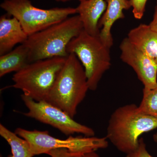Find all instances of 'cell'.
I'll return each instance as SVG.
<instances>
[{
  "label": "cell",
  "instance_id": "cell-2",
  "mask_svg": "<svg viewBox=\"0 0 157 157\" xmlns=\"http://www.w3.org/2000/svg\"><path fill=\"white\" fill-rule=\"evenodd\" d=\"M83 30L78 14L29 36L23 44L29 51L30 63L57 57H67L68 44Z\"/></svg>",
  "mask_w": 157,
  "mask_h": 157
},
{
  "label": "cell",
  "instance_id": "cell-4",
  "mask_svg": "<svg viewBox=\"0 0 157 157\" xmlns=\"http://www.w3.org/2000/svg\"><path fill=\"white\" fill-rule=\"evenodd\" d=\"M67 58L57 57L29 64L14 74L12 87L34 101H46Z\"/></svg>",
  "mask_w": 157,
  "mask_h": 157
},
{
  "label": "cell",
  "instance_id": "cell-19",
  "mask_svg": "<svg viewBox=\"0 0 157 157\" xmlns=\"http://www.w3.org/2000/svg\"><path fill=\"white\" fill-rule=\"evenodd\" d=\"M148 25L153 31L157 33V0L152 19Z\"/></svg>",
  "mask_w": 157,
  "mask_h": 157
},
{
  "label": "cell",
  "instance_id": "cell-6",
  "mask_svg": "<svg viewBox=\"0 0 157 157\" xmlns=\"http://www.w3.org/2000/svg\"><path fill=\"white\" fill-rule=\"evenodd\" d=\"M14 132L28 141L35 155L47 154L54 150H63L69 151L72 157H76L108 146L106 137L70 136L67 139L62 140L51 136L48 131H29L17 128Z\"/></svg>",
  "mask_w": 157,
  "mask_h": 157
},
{
  "label": "cell",
  "instance_id": "cell-5",
  "mask_svg": "<svg viewBox=\"0 0 157 157\" xmlns=\"http://www.w3.org/2000/svg\"><path fill=\"white\" fill-rule=\"evenodd\" d=\"M110 48L99 36H94L83 30L73 38L67 47L68 54L74 53L84 68L89 90L98 88L101 78L111 67Z\"/></svg>",
  "mask_w": 157,
  "mask_h": 157
},
{
  "label": "cell",
  "instance_id": "cell-21",
  "mask_svg": "<svg viewBox=\"0 0 157 157\" xmlns=\"http://www.w3.org/2000/svg\"><path fill=\"white\" fill-rule=\"evenodd\" d=\"M56 1L58 2H68V1H71V0H55ZM79 2L84 1V0H78Z\"/></svg>",
  "mask_w": 157,
  "mask_h": 157
},
{
  "label": "cell",
  "instance_id": "cell-13",
  "mask_svg": "<svg viewBox=\"0 0 157 157\" xmlns=\"http://www.w3.org/2000/svg\"><path fill=\"white\" fill-rule=\"evenodd\" d=\"M127 38L157 64V33L148 25L140 24L128 33Z\"/></svg>",
  "mask_w": 157,
  "mask_h": 157
},
{
  "label": "cell",
  "instance_id": "cell-16",
  "mask_svg": "<svg viewBox=\"0 0 157 157\" xmlns=\"http://www.w3.org/2000/svg\"><path fill=\"white\" fill-rule=\"evenodd\" d=\"M138 107L140 112L157 118V87L154 89L144 88L143 98Z\"/></svg>",
  "mask_w": 157,
  "mask_h": 157
},
{
  "label": "cell",
  "instance_id": "cell-12",
  "mask_svg": "<svg viewBox=\"0 0 157 157\" xmlns=\"http://www.w3.org/2000/svg\"><path fill=\"white\" fill-rule=\"evenodd\" d=\"M86 32L94 36L100 33L99 23L107 9L105 0H84L76 8Z\"/></svg>",
  "mask_w": 157,
  "mask_h": 157
},
{
  "label": "cell",
  "instance_id": "cell-9",
  "mask_svg": "<svg viewBox=\"0 0 157 157\" xmlns=\"http://www.w3.org/2000/svg\"><path fill=\"white\" fill-rule=\"evenodd\" d=\"M120 49L121 59L135 71L144 88H157V64L133 45L127 37L121 42Z\"/></svg>",
  "mask_w": 157,
  "mask_h": 157
},
{
  "label": "cell",
  "instance_id": "cell-22",
  "mask_svg": "<svg viewBox=\"0 0 157 157\" xmlns=\"http://www.w3.org/2000/svg\"><path fill=\"white\" fill-rule=\"evenodd\" d=\"M153 138L155 142H157V133L153 135Z\"/></svg>",
  "mask_w": 157,
  "mask_h": 157
},
{
  "label": "cell",
  "instance_id": "cell-17",
  "mask_svg": "<svg viewBox=\"0 0 157 157\" xmlns=\"http://www.w3.org/2000/svg\"><path fill=\"white\" fill-rule=\"evenodd\" d=\"M130 1L134 17L137 19H141L145 12L147 0H130Z\"/></svg>",
  "mask_w": 157,
  "mask_h": 157
},
{
  "label": "cell",
  "instance_id": "cell-1",
  "mask_svg": "<svg viewBox=\"0 0 157 157\" xmlns=\"http://www.w3.org/2000/svg\"><path fill=\"white\" fill-rule=\"evenodd\" d=\"M157 128V118L146 115L135 104L118 107L108 122L107 137L119 151L127 155L139 145V137Z\"/></svg>",
  "mask_w": 157,
  "mask_h": 157
},
{
  "label": "cell",
  "instance_id": "cell-7",
  "mask_svg": "<svg viewBox=\"0 0 157 157\" xmlns=\"http://www.w3.org/2000/svg\"><path fill=\"white\" fill-rule=\"evenodd\" d=\"M0 7L19 21L29 36L77 14L76 8L71 7L39 9L34 6L30 0H4Z\"/></svg>",
  "mask_w": 157,
  "mask_h": 157
},
{
  "label": "cell",
  "instance_id": "cell-14",
  "mask_svg": "<svg viewBox=\"0 0 157 157\" xmlns=\"http://www.w3.org/2000/svg\"><path fill=\"white\" fill-rule=\"evenodd\" d=\"M29 51L24 44L18 45L8 53L0 56V77L20 71L30 63Z\"/></svg>",
  "mask_w": 157,
  "mask_h": 157
},
{
  "label": "cell",
  "instance_id": "cell-11",
  "mask_svg": "<svg viewBox=\"0 0 157 157\" xmlns=\"http://www.w3.org/2000/svg\"><path fill=\"white\" fill-rule=\"evenodd\" d=\"M28 37L16 18L7 14L0 17V56L24 43Z\"/></svg>",
  "mask_w": 157,
  "mask_h": 157
},
{
  "label": "cell",
  "instance_id": "cell-8",
  "mask_svg": "<svg viewBox=\"0 0 157 157\" xmlns=\"http://www.w3.org/2000/svg\"><path fill=\"white\" fill-rule=\"evenodd\" d=\"M21 98L29 110L24 113L26 116L56 128L67 136L75 133L86 137L94 136L92 128L74 121L67 113L47 101H36L24 94Z\"/></svg>",
  "mask_w": 157,
  "mask_h": 157
},
{
  "label": "cell",
  "instance_id": "cell-3",
  "mask_svg": "<svg viewBox=\"0 0 157 157\" xmlns=\"http://www.w3.org/2000/svg\"><path fill=\"white\" fill-rule=\"evenodd\" d=\"M88 90L83 66L74 53H70L46 101L73 118Z\"/></svg>",
  "mask_w": 157,
  "mask_h": 157
},
{
  "label": "cell",
  "instance_id": "cell-20",
  "mask_svg": "<svg viewBox=\"0 0 157 157\" xmlns=\"http://www.w3.org/2000/svg\"><path fill=\"white\" fill-rule=\"evenodd\" d=\"M76 157H100L95 151L90 152Z\"/></svg>",
  "mask_w": 157,
  "mask_h": 157
},
{
  "label": "cell",
  "instance_id": "cell-15",
  "mask_svg": "<svg viewBox=\"0 0 157 157\" xmlns=\"http://www.w3.org/2000/svg\"><path fill=\"white\" fill-rule=\"evenodd\" d=\"M0 135L8 142L11 148V155L8 157H33L35 156L27 140L11 132L2 124H0Z\"/></svg>",
  "mask_w": 157,
  "mask_h": 157
},
{
  "label": "cell",
  "instance_id": "cell-18",
  "mask_svg": "<svg viewBox=\"0 0 157 157\" xmlns=\"http://www.w3.org/2000/svg\"><path fill=\"white\" fill-rule=\"evenodd\" d=\"M126 157H153L150 154L146 148V144L143 138L139 140V145L134 151L128 154Z\"/></svg>",
  "mask_w": 157,
  "mask_h": 157
},
{
  "label": "cell",
  "instance_id": "cell-10",
  "mask_svg": "<svg viewBox=\"0 0 157 157\" xmlns=\"http://www.w3.org/2000/svg\"><path fill=\"white\" fill-rule=\"evenodd\" d=\"M107 9L99 23V36L102 42L111 48L113 44L111 29L114 23L125 17L123 11L132 8L130 0H105Z\"/></svg>",
  "mask_w": 157,
  "mask_h": 157
}]
</instances>
